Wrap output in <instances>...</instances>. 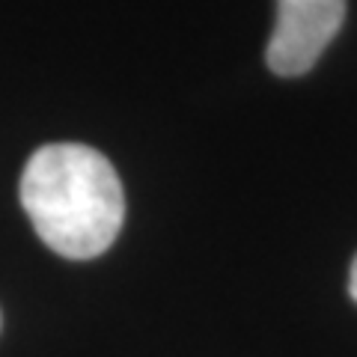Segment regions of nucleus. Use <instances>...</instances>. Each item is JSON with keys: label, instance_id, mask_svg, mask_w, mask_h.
Here are the masks:
<instances>
[{"label": "nucleus", "instance_id": "1", "mask_svg": "<svg viewBox=\"0 0 357 357\" xmlns=\"http://www.w3.org/2000/svg\"><path fill=\"white\" fill-rule=\"evenodd\" d=\"M18 194L39 238L66 259L102 256L126 220V194L114 164L84 143L36 149Z\"/></svg>", "mask_w": 357, "mask_h": 357}, {"label": "nucleus", "instance_id": "2", "mask_svg": "<svg viewBox=\"0 0 357 357\" xmlns=\"http://www.w3.org/2000/svg\"><path fill=\"white\" fill-rule=\"evenodd\" d=\"M345 21V0H277V27L265 51L280 77L307 75Z\"/></svg>", "mask_w": 357, "mask_h": 357}, {"label": "nucleus", "instance_id": "3", "mask_svg": "<svg viewBox=\"0 0 357 357\" xmlns=\"http://www.w3.org/2000/svg\"><path fill=\"white\" fill-rule=\"evenodd\" d=\"M349 295L357 301V256H354V262H351V274H349Z\"/></svg>", "mask_w": 357, "mask_h": 357}]
</instances>
